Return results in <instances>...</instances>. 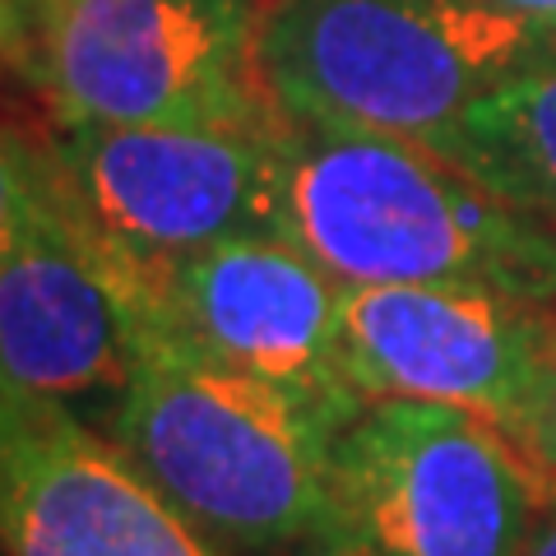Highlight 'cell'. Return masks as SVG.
Returning <instances> with one entry per match:
<instances>
[{
    "label": "cell",
    "instance_id": "cell-1",
    "mask_svg": "<svg viewBox=\"0 0 556 556\" xmlns=\"http://www.w3.org/2000/svg\"><path fill=\"white\" fill-rule=\"evenodd\" d=\"M278 237L339 283H459L556 306V232L413 139L278 116Z\"/></svg>",
    "mask_w": 556,
    "mask_h": 556
},
{
    "label": "cell",
    "instance_id": "cell-2",
    "mask_svg": "<svg viewBox=\"0 0 556 556\" xmlns=\"http://www.w3.org/2000/svg\"><path fill=\"white\" fill-rule=\"evenodd\" d=\"M353 417L218 367L139 316V362L108 431L200 529L241 547H292L339 519L334 441Z\"/></svg>",
    "mask_w": 556,
    "mask_h": 556
},
{
    "label": "cell",
    "instance_id": "cell-3",
    "mask_svg": "<svg viewBox=\"0 0 556 556\" xmlns=\"http://www.w3.org/2000/svg\"><path fill=\"white\" fill-rule=\"evenodd\" d=\"M556 42L482 0H265L255 65L283 116L437 153L478 98Z\"/></svg>",
    "mask_w": 556,
    "mask_h": 556
},
{
    "label": "cell",
    "instance_id": "cell-4",
    "mask_svg": "<svg viewBox=\"0 0 556 556\" xmlns=\"http://www.w3.org/2000/svg\"><path fill=\"white\" fill-rule=\"evenodd\" d=\"M283 116V112H278ZM274 126L61 121L47 177L139 302L177 260L232 237H278Z\"/></svg>",
    "mask_w": 556,
    "mask_h": 556
},
{
    "label": "cell",
    "instance_id": "cell-5",
    "mask_svg": "<svg viewBox=\"0 0 556 556\" xmlns=\"http://www.w3.org/2000/svg\"><path fill=\"white\" fill-rule=\"evenodd\" d=\"M24 47L61 121L274 126L251 0H20Z\"/></svg>",
    "mask_w": 556,
    "mask_h": 556
},
{
    "label": "cell",
    "instance_id": "cell-6",
    "mask_svg": "<svg viewBox=\"0 0 556 556\" xmlns=\"http://www.w3.org/2000/svg\"><path fill=\"white\" fill-rule=\"evenodd\" d=\"M552 473L482 413L371 399L334 441V506L376 556H519Z\"/></svg>",
    "mask_w": 556,
    "mask_h": 556
},
{
    "label": "cell",
    "instance_id": "cell-7",
    "mask_svg": "<svg viewBox=\"0 0 556 556\" xmlns=\"http://www.w3.org/2000/svg\"><path fill=\"white\" fill-rule=\"evenodd\" d=\"M543 306L459 283H339L334 357L362 399L482 413L519 441L543 390Z\"/></svg>",
    "mask_w": 556,
    "mask_h": 556
},
{
    "label": "cell",
    "instance_id": "cell-8",
    "mask_svg": "<svg viewBox=\"0 0 556 556\" xmlns=\"http://www.w3.org/2000/svg\"><path fill=\"white\" fill-rule=\"evenodd\" d=\"M135 362L139 311L38 153V177L0 255V394L42 399L75 417L102 404L112 417Z\"/></svg>",
    "mask_w": 556,
    "mask_h": 556
},
{
    "label": "cell",
    "instance_id": "cell-9",
    "mask_svg": "<svg viewBox=\"0 0 556 556\" xmlns=\"http://www.w3.org/2000/svg\"><path fill=\"white\" fill-rule=\"evenodd\" d=\"M0 547L10 556H223L116 441L70 408L0 394Z\"/></svg>",
    "mask_w": 556,
    "mask_h": 556
},
{
    "label": "cell",
    "instance_id": "cell-10",
    "mask_svg": "<svg viewBox=\"0 0 556 556\" xmlns=\"http://www.w3.org/2000/svg\"><path fill=\"white\" fill-rule=\"evenodd\" d=\"M135 311L218 367L362 413L339 371V278L283 237H232L177 260Z\"/></svg>",
    "mask_w": 556,
    "mask_h": 556
},
{
    "label": "cell",
    "instance_id": "cell-11",
    "mask_svg": "<svg viewBox=\"0 0 556 556\" xmlns=\"http://www.w3.org/2000/svg\"><path fill=\"white\" fill-rule=\"evenodd\" d=\"M437 153L556 232V51L478 98Z\"/></svg>",
    "mask_w": 556,
    "mask_h": 556
},
{
    "label": "cell",
    "instance_id": "cell-12",
    "mask_svg": "<svg viewBox=\"0 0 556 556\" xmlns=\"http://www.w3.org/2000/svg\"><path fill=\"white\" fill-rule=\"evenodd\" d=\"M33 177H38V153H33L20 135L0 130V255H5L14 223L24 214Z\"/></svg>",
    "mask_w": 556,
    "mask_h": 556
},
{
    "label": "cell",
    "instance_id": "cell-13",
    "mask_svg": "<svg viewBox=\"0 0 556 556\" xmlns=\"http://www.w3.org/2000/svg\"><path fill=\"white\" fill-rule=\"evenodd\" d=\"M519 450L547 468L556 478V320H552V334H547V362H543V390H538V404L529 413L525 431H519Z\"/></svg>",
    "mask_w": 556,
    "mask_h": 556
},
{
    "label": "cell",
    "instance_id": "cell-14",
    "mask_svg": "<svg viewBox=\"0 0 556 556\" xmlns=\"http://www.w3.org/2000/svg\"><path fill=\"white\" fill-rule=\"evenodd\" d=\"M292 556H376L362 538L343 525V519H329L325 529H316V533H306L302 543H292L288 547Z\"/></svg>",
    "mask_w": 556,
    "mask_h": 556
},
{
    "label": "cell",
    "instance_id": "cell-15",
    "mask_svg": "<svg viewBox=\"0 0 556 556\" xmlns=\"http://www.w3.org/2000/svg\"><path fill=\"white\" fill-rule=\"evenodd\" d=\"M519 556H556V478L547 486V501H543V510H538V519H533V529L525 538V547H519Z\"/></svg>",
    "mask_w": 556,
    "mask_h": 556
},
{
    "label": "cell",
    "instance_id": "cell-16",
    "mask_svg": "<svg viewBox=\"0 0 556 556\" xmlns=\"http://www.w3.org/2000/svg\"><path fill=\"white\" fill-rule=\"evenodd\" d=\"M482 5H492L501 14H515V20L533 24L538 33H547L556 42V0H482Z\"/></svg>",
    "mask_w": 556,
    "mask_h": 556
},
{
    "label": "cell",
    "instance_id": "cell-17",
    "mask_svg": "<svg viewBox=\"0 0 556 556\" xmlns=\"http://www.w3.org/2000/svg\"><path fill=\"white\" fill-rule=\"evenodd\" d=\"M24 47V20H20V0H0V56Z\"/></svg>",
    "mask_w": 556,
    "mask_h": 556
},
{
    "label": "cell",
    "instance_id": "cell-18",
    "mask_svg": "<svg viewBox=\"0 0 556 556\" xmlns=\"http://www.w3.org/2000/svg\"><path fill=\"white\" fill-rule=\"evenodd\" d=\"M251 5H265V0H251Z\"/></svg>",
    "mask_w": 556,
    "mask_h": 556
}]
</instances>
